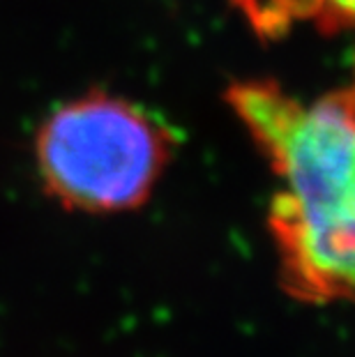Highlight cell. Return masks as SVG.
<instances>
[{
    "mask_svg": "<svg viewBox=\"0 0 355 357\" xmlns=\"http://www.w3.org/2000/svg\"><path fill=\"white\" fill-rule=\"evenodd\" d=\"M346 90H349V95L355 100V81H353V86H351V88H346Z\"/></svg>",
    "mask_w": 355,
    "mask_h": 357,
    "instance_id": "4",
    "label": "cell"
},
{
    "mask_svg": "<svg viewBox=\"0 0 355 357\" xmlns=\"http://www.w3.org/2000/svg\"><path fill=\"white\" fill-rule=\"evenodd\" d=\"M173 143L171 129L141 104L90 90L44 118L35 159L58 203L107 215L137 208L153 194Z\"/></svg>",
    "mask_w": 355,
    "mask_h": 357,
    "instance_id": "2",
    "label": "cell"
},
{
    "mask_svg": "<svg viewBox=\"0 0 355 357\" xmlns=\"http://www.w3.org/2000/svg\"><path fill=\"white\" fill-rule=\"evenodd\" d=\"M259 33L275 35L293 21H314L326 30L355 28V0H236Z\"/></svg>",
    "mask_w": 355,
    "mask_h": 357,
    "instance_id": "3",
    "label": "cell"
},
{
    "mask_svg": "<svg viewBox=\"0 0 355 357\" xmlns=\"http://www.w3.org/2000/svg\"><path fill=\"white\" fill-rule=\"evenodd\" d=\"M226 102L273 166L270 208L284 279L300 298H355V100L302 102L273 81H243Z\"/></svg>",
    "mask_w": 355,
    "mask_h": 357,
    "instance_id": "1",
    "label": "cell"
}]
</instances>
